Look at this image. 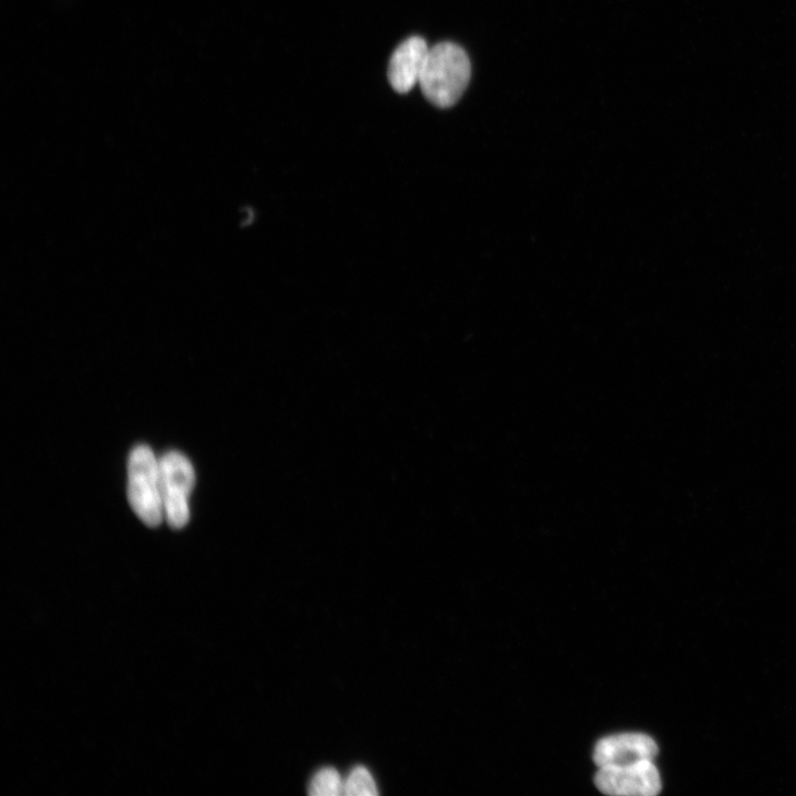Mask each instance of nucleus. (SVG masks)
<instances>
[{
  "label": "nucleus",
  "mask_w": 796,
  "mask_h": 796,
  "mask_svg": "<svg viewBox=\"0 0 796 796\" xmlns=\"http://www.w3.org/2000/svg\"><path fill=\"white\" fill-rule=\"evenodd\" d=\"M659 753L655 741L643 734H622L603 738L594 749L599 768L624 767L653 761Z\"/></svg>",
  "instance_id": "nucleus-5"
},
{
  "label": "nucleus",
  "mask_w": 796,
  "mask_h": 796,
  "mask_svg": "<svg viewBox=\"0 0 796 796\" xmlns=\"http://www.w3.org/2000/svg\"><path fill=\"white\" fill-rule=\"evenodd\" d=\"M128 498L136 516L150 528L166 518L159 462L148 446H136L128 463Z\"/></svg>",
  "instance_id": "nucleus-2"
},
{
  "label": "nucleus",
  "mask_w": 796,
  "mask_h": 796,
  "mask_svg": "<svg viewBox=\"0 0 796 796\" xmlns=\"http://www.w3.org/2000/svg\"><path fill=\"white\" fill-rule=\"evenodd\" d=\"M309 794L313 796H338L345 794V783L334 768L317 771L309 785Z\"/></svg>",
  "instance_id": "nucleus-7"
},
{
  "label": "nucleus",
  "mask_w": 796,
  "mask_h": 796,
  "mask_svg": "<svg viewBox=\"0 0 796 796\" xmlns=\"http://www.w3.org/2000/svg\"><path fill=\"white\" fill-rule=\"evenodd\" d=\"M345 794L349 796H375L378 794L375 781L369 770L357 767L345 782Z\"/></svg>",
  "instance_id": "nucleus-8"
},
{
  "label": "nucleus",
  "mask_w": 796,
  "mask_h": 796,
  "mask_svg": "<svg viewBox=\"0 0 796 796\" xmlns=\"http://www.w3.org/2000/svg\"><path fill=\"white\" fill-rule=\"evenodd\" d=\"M470 76L466 51L456 44L441 43L430 49L420 86L432 105L450 108L466 92Z\"/></svg>",
  "instance_id": "nucleus-1"
},
{
  "label": "nucleus",
  "mask_w": 796,
  "mask_h": 796,
  "mask_svg": "<svg viewBox=\"0 0 796 796\" xmlns=\"http://www.w3.org/2000/svg\"><path fill=\"white\" fill-rule=\"evenodd\" d=\"M595 784L607 795L653 796L662 789L661 775L653 761L600 768Z\"/></svg>",
  "instance_id": "nucleus-4"
},
{
  "label": "nucleus",
  "mask_w": 796,
  "mask_h": 796,
  "mask_svg": "<svg viewBox=\"0 0 796 796\" xmlns=\"http://www.w3.org/2000/svg\"><path fill=\"white\" fill-rule=\"evenodd\" d=\"M158 462L166 519L173 529H183L191 517L190 497L195 484L194 468L179 451L166 454Z\"/></svg>",
  "instance_id": "nucleus-3"
},
{
  "label": "nucleus",
  "mask_w": 796,
  "mask_h": 796,
  "mask_svg": "<svg viewBox=\"0 0 796 796\" xmlns=\"http://www.w3.org/2000/svg\"><path fill=\"white\" fill-rule=\"evenodd\" d=\"M430 47L421 37H411L394 51L388 65V80L398 94H408L420 85Z\"/></svg>",
  "instance_id": "nucleus-6"
}]
</instances>
